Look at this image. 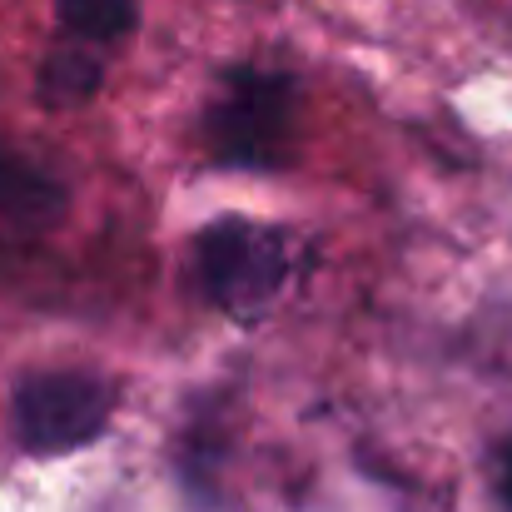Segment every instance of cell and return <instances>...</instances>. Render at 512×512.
Returning a JSON list of instances; mask_svg holds the SVG:
<instances>
[{
	"label": "cell",
	"instance_id": "6da1fadb",
	"mask_svg": "<svg viewBox=\"0 0 512 512\" xmlns=\"http://www.w3.org/2000/svg\"><path fill=\"white\" fill-rule=\"evenodd\" d=\"M299 80L274 65H229L204 105V150L219 170L279 174L299 155Z\"/></svg>",
	"mask_w": 512,
	"mask_h": 512
},
{
	"label": "cell",
	"instance_id": "7a4b0ae2",
	"mask_svg": "<svg viewBox=\"0 0 512 512\" xmlns=\"http://www.w3.org/2000/svg\"><path fill=\"white\" fill-rule=\"evenodd\" d=\"M194 274L224 319L259 324L289 289V239L254 219H214L194 239Z\"/></svg>",
	"mask_w": 512,
	"mask_h": 512
},
{
	"label": "cell",
	"instance_id": "3957f363",
	"mask_svg": "<svg viewBox=\"0 0 512 512\" xmlns=\"http://www.w3.org/2000/svg\"><path fill=\"white\" fill-rule=\"evenodd\" d=\"M115 413V393L95 368H35L10 393V433L30 458L90 448Z\"/></svg>",
	"mask_w": 512,
	"mask_h": 512
},
{
	"label": "cell",
	"instance_id": "277c9868",
	"mask_svg": "<svg viewBox=\"0 0 512 512\" xmlns=\"http://www.w3.org/2000/svg\"><path fill=\"white\" fill-rule=\"evenodd\" d=\"M100 85H105L100 50L85 45V40H70V35L55 40L45 50L40 70H35V95H40L45 110H80L100 95Z\"/></svg>",
	"mask_w": 512,
	"mask_h": 512
},
{
	"label": "cell",
	"instance_id": "5b68a950",
	"mask_svg": "<svg viewBox=\"0 0 512 512\" xmlns=\"http://www.w3.org/2000/svg\"><path fill=\"white\" fill-rule=\"evenodd\" d=\"M65 209V184L45 165L0 145V224H50Z\"/></svg>",
	"mask_w": 512,
	"mask_h": 512
},
{
	"label": "cell",
	"instance_id": "8992f818",
	"mask_svg": "<svg viewBox=\"0 0 512 512\" xmlns=\"http://www.w3.org/2000/svg\"><path fill=\"white\" fill-rule=\"evenodd\" d=\"M55 20L70 40L105 50L140 25V0H55Z\"/></svg>",
	"mask_w": 512,
	"mask_h": 512
},
{
	"label": "cell",
	"instance_id": "52a82bcc",
	"mask_svg": "<svg viewBox=\"0 0 512 512\" xmlns=\"http://www.w3.org/2000/svg\"><path fill=\"white\" fill-rule=\"evenodd\" d=\"M498 493H503V503L512 508V443L498 453Z\"/></svg>",
	"mask_w": 512,
	"mask_h": 512
}]
</instances>
